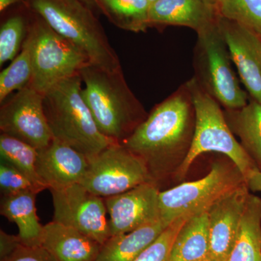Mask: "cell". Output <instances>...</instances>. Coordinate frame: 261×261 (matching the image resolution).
<instances>
[{
	"label": "cell",
	"mask_w": 261,
	"mask_h": 261,
	"mask_svg": "<svg viewBox=\"0 0 261 261\" xmlns=\"http://www.w3.org/2000/svg\"><path fill=\"white\" fill-rule=\"evenodd\" d=\"M98 9L118 28L135 33L150 27L147 0H95Z\"/></svg>",
	"instance_id": "23"
},
{
	"label": "cell",
	"mask_w": 261,
	"mask_h": 261,
	"mask_svg": "<svg viewBox=\"0 0 261 261\" xmlns=\"http://www.w3.org/2000/svg\"><path fill=\"white\" fill-rule=\"evenodd\" d=\"M250 190L246 182L214 202L207 211L210 233L209 257L228 261L232 250Z\"/></svg>",
	"instance_id": "14"
},
{
	"label": "cell",
	"mask_w": 261,
	"mask_h": 261,
	"mask_svg": "<svg viewBox=\"0 0 261 261\" xmlns=\"http://www.w3.org/2000/svg\"><path fill=\"white\" fill-rule=\"evenodd\" d=\"M80 74L55 85L44 95V110L55 140L91 159L115 143L99 132L82 96Z\"/></svg>",
	"instance_id": "3"
},
{
	"label": "cell",
	"mask_w": 261,
	"mask_h": 261,
	"mask_svg": "<svg viewBox=\"0 0 261 261\" xmlns=\"http://www.w3.org/2000/svg\"><path fill=\"white\" fill-rule=\"evenodd\" d=\"M219 13L202 0H158L150 6V27L180 25L200 32L216 20Z\"/></svg>",
	"instance_id": "16"
},
{
	"label": "cell",
	"mask_w": 261,
	"mask_h": 261,
	"mask_svg": "<svg viewBox=\"0 0 261 261\" xmlns=\"http://www.w3.org/2000/svg\"><path fill=\"white\" fill-rule=\"evenodd\" d=\"M170 224L161 219L130 232L111 237L95 261H134Z\"/></svg>",
	"instance_id": "18"
},
{
	"label": "cell",
	"mask_w": 261,
	"mask_h": 261,
	"mask_svg": "<svg viewBox=\"0 0 261 261\" xmlns=\"http://www.w3.org/2000/svg\"><path fill=\"white\" fill-rule=\"evenodd\" d=\"M2 261H57V260L44 247H29L21 244L13 254Z\"/></svg>",
	"instance_id": "30"
},
{
	"label": "cell",
	"mask_w": 261,
	"mask_h": 261,
	"mask_svg": "<svg viewBox=\"0 0 261 261\" xmlns=\"http://www.w3.org/2000/svg\"><path fill=\"white\" fill-rule=\"evenodd\" d=\"M28 21L23 15L10 16L0 28V66L6 62L13 61L18 56L24 35L27 34Z\"/></svg>",
	"instance_id": "27"
},
{
	"label": "cell",
	"mask_w": 261,
	"mask_h": 261,
	"mask_svg": "<svg viewBox=\"0 0 261 261\" xmlns=\"http://www.w3.org/2000/svg\"><path fill=\"white\" fill-rule=\"evenodd\" d=\"M218 18L197 32L193 78L225 109H238L246 106L250 97L240 87L233 71L229 53L218 27Z\"/></svg>",
	"instance_id": "7"
},
{
	"label": "cell",
	"mask_w": 261,
	"mask_h": 261,
	"mask_svg": "<svg viewBox=\"0 0 261 261\" xmlns=\"http://www.w3.org/2000/svg\"><path fill=\"white\" fill-rule=\"evenodd\" d=\"M147 1H148L149 3H150L151 5H152V3H155V2L158 1V0H147Z\"/></svg>",
	"instance_id": "37"
},
{
	"label": "cell",
	"mask_w": 261,
	"mask_h": 261,
	"mask_svg": "<svg viewBox=\"0 0 261 261\" xmlns=\"http://www.w3.org/2000/svg\"><path fill=\"white\" fill-rule=\"evenodd\" d=\"M42 246L57 261H95L102 245L75 228L53 221L44 226Z\"/></svg>",
	"instance_id": "17"
},
{
	"label": "cell",
	"mask_w": 261,
	"mask_h": 261,
	"mask_svg": "<svg viewBox=\"0 0 261 261\" xmlns=\"http://www.w3.org/2000/svg\"><path fill=\"white\" fill-rule=\"evenodd\" d=\"M202 1L205 2L206 4L210 5L211 7H214V8H216L217 9L219 0H202Z\"/></svg>",
	"instance_id": "35"
},
{
	"label": "cell",
	"mask_w": 261,
	"mask_h": 261,
	"mask_svg": "<svg viewBox=\"0 0 261 261\" xmlns=\"http://www.w3.org/2000/svg\"><path fill=\"white\" fill-rule=\"evenodd\" d=\"M219 15L261 37V0H219Z\"/></svg>",
	"instance_id": "26"
},
{
	"label": "cell",
	"mask_w": 261,
	"mask_h": 261,
	"mask_svg": "<svg viewBox=\"0 0 261 261\" xmlns=\"http://www.w3.org/2000/svg\"><path fill=\"white\" fill-rule=\"evenodd\" d=\"M89 161L76 149L57 140L38 150L37 173L48 190H60L80 184Z\"/></svg>",
	"instance_id": "15"
},
{
	"label": "cell",
	"mask_w": 261,
	"mask_h": 261,
	"mask_svg": "<svg viewBox=\"0 0 261 261\" xmlns=\"http://www.w3.org/2000/svg\"><path fill=\"white\" fill-rule=\"evenodd\" d=\"M30 13L23 40L32 58L30 85L44 95L61 81L80 74L90 62L83 51L53 30L42 17Z\"/></svg>",
	"instance_id": "6"
},
{
	"label": "cell",
	"mask_w": 261,
	"mask_h": 261,
	"mask_svg": "<svg viewBox=\"0 0 261 261\" xmlns=\"http://www.w3.org/2000/svg\"><path fill=\"white\" fill-rule=\"evenodd\" d=\"M37 195L35 192H24L3 196L0 205V214L17 225L21 243L29 247L42 246L44 233L37 215Z\"/></svg>",
	"instance_id": "19"
},
{
	"label": "cell",
	"mask_w": 261,
	"mask_h": 261,
	"mask_svg": "<svg viewBox=\"0 0 261 261\" xmlns=\"http://www.w3.org/2000/svg\"><path fill=\"white\" fill-rule=\"evenodd\" d=\"M33 75V67L30 51L23 42L21 51L0 73V103L14 91L20 90L30 84Z\"/></svg>",
	"instance_id": "25"
},
{
	"label": "cell",
	"mask_w": 261,
	"mask_h": 261,
	"mask_svg": "<svg viewBox=\"0 0 261 261\" xmlns=\"http://www.w3.org/2000/svg\"><path fill=\"white\" fill-rule=\"evenodd\" d=\"M210 233L207 211L190 216L178 231L170 261H196L209 256Z\"/></svg>",
	"instance_id": "20"
},
{
	"label": "cell",
	"mask_w": 261,
	"mask_h": 261,
	"mask_svg": "<svg viewBox=\"0 0 261 261\" xmlns=\"http://www.w3.org/2000/svg\"><path fill=\"white\" fill-rule=\"evenodd\" d=\"M217 24L249 97L261 103L260 36L220 15Z\"/></svg>",
	"instance_id": "13"
},
{
	"label": "cell",
	"mask_w": 261,
	"mask_h": 261,
	"mask_svg": "<svg viewBox=\"0 0 261 261\" xmlns=\"http://www.w3.org/2000/svg\"><path fill=\"white\" fill-rule=\"evenodd\" d=\"M228 261H261V199L250 193Z\"/></svg>",
	"instance_id": "21"
},
{
	"label": "cell",
	"mask_w": 261,
	"mask_h": 261,
	"mask_svg": "<svg viewBox=\"0 0 261 261\" xmlns=\"http://www.w3.org/2000/svg\"><path fill=\"white\" fill-rule=\"evenodd\" d=\"M186 84L195 108V132L186 157L176 171V177H185L192 163L200 154L216 152L225 154L231 160L246 181L252 171L260 168L235 138L221 105L193 77Z\"/></svg>",
	"instance_id": "5"
},
{
	"label": "cell",
	"mask_w": 261,
	"mask_h": 261,
	"mask_svg": "<svg viewBox=\"0 0 261 261\" xmlns=\"http://www.w3.org/2000/svg\"><path fill=\"white\" fill-rule=\"evenodd\" d=\"M246 184L251 191L261 192V170L252 171L247 178Z\"/></svg>",
	"instance_id": "32"
},
{
	"label": "cell",
	"mask_w": 261,
	"mask_h": 261,
	"mask_svg": "<svg viewBox=\"0 0 261 261\" xmlns=\"http://www.w3.org/2000/svg\"><path fill=\"white\" fill-rule=\"evenodd\" d=\"M82 96L99 132L115 143L132 136L148 114L127 84L122 69L89 64L80 71Z\"/></svg>",
	"instance_id": "2"
},
{
	"label": "cell",
	"mask_w": 261,
	"mask_h": 261,
	"mask_svg": "<svg viewBox=\"0 0 261 261\" xmlns=\"http://www.w3.org/2000/svg\"><path fill=\"white\" fill-rule=\"evenodd\" d=\"M27 9L42 17L53 30L73 43L91 64L122 69L119 58L94 11L80 0H24Z\"/></svg>",
	"instance_id": "4"
},
{
	"label": "cell",
	"mask_w": 261,
	"mask_h": 261,
	"mask_svg": "<svg viewBox=\"0 0 261 261\" xmlns=\"http://www.w3.org/2000/svg\"><path fill=\"white\" fill-rule=\"evenodd\" d=\"M89 161L80 184L102 198L153 181L145 163L121 144H111Z\"/></svg>",
	"instance_id": "9"
},
{
	"label": "cell",
	"mask_w": 261,
	"mask_h": 261,
	"mask_svg": "<svg viewBox=\"0 0 261 261\" xmlns=\"http://www.w3.org/2000/svg\"><path fill=\"white\" fill-rule=\"evenodd\" d=\"M1 134L11 136L40 150L54 138L44 110V94L28 84L2 103Z\"/></svg>",
	"instance_id": "11"
},
{
	"label": "cell",
	"mask_w": 261,
	"mask_h": 261,
	"mask_svg": "<svg viewBox=\"0 0 261 261\" xmlns=\"http://www.w3.org/2000/svg\"><path fill=\"white\" fill-rule=\"evenodd\" d=\"M23 1L24 0H0V12L3 13L11 5Z\"/></svg>",
	"instance_id": "33"
},
{
	"label": "cell",
	"mask_w": 261,
	"mask_h": 261,
	"mask_svg": "<svg viewBox=\"0 0 261 261\" xmlns=\"http://www.w3.org/2000/svg\"><path fill=\"white\" fill-rule=\"evenodd\" d=\"M0 189L3 196L17 195L24 192L39 194L45 189L38 186L9 163L0 162Z\"/></svg>",
	"instance_id": "29"
},
{
	"label": "cell",
	"mask_w": 261,
	"mask_h": 261,
	"mask_svg": "<svg viewBox=\"0 0 261 261\" xmlns=\"http://www.w3.org/2000/svg\"><path fill=\"white\" fill-rule=\"evenodd\" d=\"M196 261H213V260H211L210 257H205V258L201 259V260H196Z\"/></svg>",
	"instance_id": "36"
},
{
	"label": "cell",
	"mask_w": 261,
	"mask_h": 261,
	"mask_svg": "<svg viewBox=\"0 0 261 261\" xmlns=\"http://www.w3.org/2000/svg\"><path fill=\"white\" fill-rule=\"evenodd\" d=\"M245 182L232 162L214 163L203 178L160 191L161 219L170 224L181 216L207 211L214 202Z\"/></svg>",
	"instance_id": "8"
},
{
	"label": "cell",
	"mask_w": 261,
	"mask_h": 261,
	"mask_svg": "<svg viewBox=\"0 0 261 261\" xmlns=\"http://www.w3.org/2000/svg\"><path fill=\"white\" fill-rule=\"evenodd\" d=\"M195 127V111L186 83L152 109L122 145L140 158L152 181L164 177L178 159L186 157Z\"/></svg>",
	"instance_id": "1"
},
{
	"label": "cell",
	"mask_w": 261,
	"mask_h": 261,
	"mask_svg": "<svg viewBox=\"0 0 261 261\" xmlns=\"http://www.w3.org/2000/svg\"><path fill=\"white\" fill-rule=\"evenodd\" d=\"M82 3H84L87 6H88L91 10H99L97 5L96 4L95 0H80Z\"/></svg>",
	"instance_id": "34"
},
{
	"label": "cell",
	"mask_w": 261,
	"mask_h": 261,
	"mask_svg": "<svg viewBox=\"0 0 261 261\" xmlns=\"http://www.w3.org/2000/svg\"><path fill=\"white\" fill-rule=\"evenodd\" d=\"M18 235H11L0 231V261L4 260L17 250L21 245Z\"/></svg>",
	"instance_id": "31"
},
{
	"label": "cell",
	"mask_w": 261,
	"mask_h": 261,
	"mask_svg": "<svg viewBox=\"0 0 261 261\" xmlns=\"http://www.w3.org/2000/svg\"><path fill=\"white\" fill-rule=\"evenodd\" d=\"M189 217L181 216L174 220L134 261H170L175 238Z\"/></svg>",
	"instance_id": "28"
},
{
	"label": "cell",
	"mask_w": 261,
	"mask_h": 261,
	"mask_svg": "<svg viewBox=\"0 0 261 261\" xmlns=\"http://www.w3.org/2000/svg\"><path fill=\"white\" fill-rule=\"evenodd\" d=\"M224 113L230 129L261 167V103L250 97L246 106L238 109H225Z\"/></svg>",
	"instance_id": "22"
},
{
	"label": "cell",
	"mask_w": 261,
	"mask_h": 261,
	"mask_svg": "<svg viewBox=\"0 0 261 261\" xmlns=\"http://www.w3.org/2000/svg\"><path fill=\"white\" fill-rule=\"evenodd\" d=\"M49 191L54 206L53 221L75 228L102 245L111 238L104 198L81 184Z\"/></svg>",
	"instance_id": "10"
},
{
	"label": "cell",
	"mask_w": 261,
	"mask_h": 261,
	"mask_svg": "<svg viewBox=\"0 0 261 261\" xmlns=\"http://www.w3.org/2000/svg\"><path fill=\"white\" fill-rule=\"evenodd\" d=\"M159 193L157 184L148 181L104 198L111 237L130 232L161 219Z\"/></svg>",
	"instance_id": "12"
},
{
	"label": "cell",
	"mask_w": 261,
	"mask_h": 261,
	"mask_svg": "<svg viewBox=\"0 0 261 261\" xmlns=\"http://www.w3.org/2000/svg\"><path fill=\"white\" fill-rule=\"evenodd\" d=\"M1 161L17 168L38 186L47 190L37 173L38 149L23 141L1 134L0 135Z\"/></svg>",
	"instance_id": "24"
}]
</instances>
